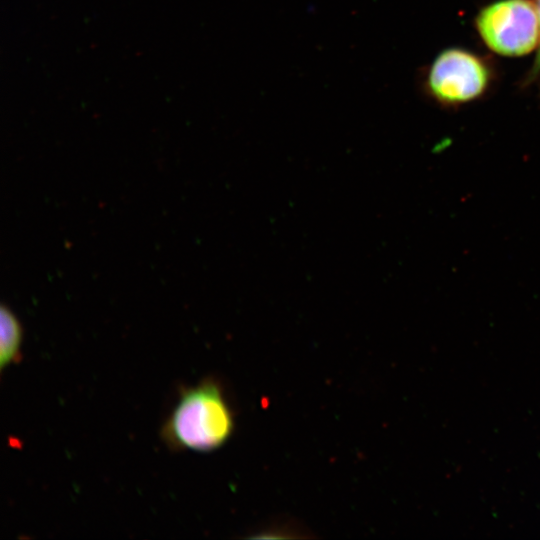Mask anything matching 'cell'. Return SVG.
I'll return each instance as SVG.
<instances>
[{"label": "cell", "mask_w": 540, "mask_h": 540, "mask_svg": "<svg viewBox=\"0 0 540 540\" xmlns=\"http://www.w3.org/2000/svg\"><path fill=\"white\" fill-rule=\"evenodd\" d=\"M233 430V413L223 388L208 378L182 389L161 436L174 450L210 452L225 444Z\"/></svg>", "instance_id": "obj_1"}, {"label": "cell", "mask_w": 540, "mask_h": 540, "mask_svg": "<svg viewBox=\"0 0 540 540\" xmlns=\"http://www.w3.org/2000/svg\"><path fill=\"white\" fill-rule=\"evenodd\" d=\"M476 26L495 53L522 56L535 49L540 29L535 3L530 0H499L481 10Z\"/></svg>", "instance_id": "obj_2"}, {"label": "cell", "mask_w": 540, "mask_h": 540, "mask_svg": "<svg viewBox=\"0 0 540 540\" xmlns=\"http://www.w3.org/2000/svg\"><path fill=\"white\" fill-rule=\"evenodd\" d=\"M489 74L475 55L448 49L432 63L427 84L432 95L446 103H461L478 97L487 87Z\"/></svg>", "instance_id": "obj_3"}, {"label": "cell", "mask_w": 540, "mask_h": 540, "mask_svg": "<svg viewBox=\"0 0 540 540\" xmlns=\"http://www.w3.org/2000/svg\"><path fill=\"white\" fill-rule=\"evenodd\" d=\"M0 368L16 363L21 358L23 330L21 323L11 309L0 307Z\"/></svg>", "instance_id": "obj_4"}, {"label": "cell", "mask_w": 540, "mask_h": 540, "mask_svg": "<svg viewBox=\"0 0 540 540\" xmlns=\"http://www.w3.org/2000/svg\"><path fill=\"white\" fill-rule=\"evenodd\" d=\"M535 6H536V9H537L538 20H539V29H540V0H535ZM539 44H540V41H539ZM538 70H540V48H539V52H538V55H537V58H536L535 66H534V71L536 72Z\"/></svg>", "instance_id": "obj_5"}]
</instances>
